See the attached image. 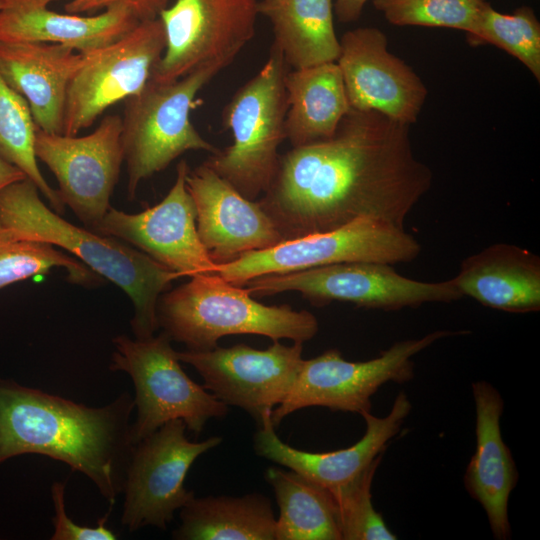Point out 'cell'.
Segmentation results:
<instances>
[{"mask_svg":"<svg viewBox=\"0 0 540 540\" xmlns=\"http://www.w3.org/2000/svg\"><path fill=\"white\" fill-rule=\"evenodd\" d=\"M265 478L279 507L275 540H342L329 489L290 469L270 467Z\"/></svg>","mask_w":540,"mask_h":540,"instance_id":"4316f807","label":"cell"},{"mask_svg":"<svg viewBox=\"0 0 540 540\" xmlns=\"http://www.w3.org/2000/svg\"><path fill=\"white\" fill-rule=\"evenodd\" d=\"M453 280L462 296L503 312L540 310V258L528 249L497 243L465 258Z\"/></svg>","mask_w":540,"mask_h":540,"instance_id":"603a6c76","label":"cell"},{"mask_svg":"<svg viewBox=\"0 0 540 540\" xmlns=\"http://www.w3.org/2000/svg\"><path fill=\"white\" fill-rule=\"evenodd\" d=\"M134 408L126 391L90 407L0 377V464L23 454L47 456L85 475L112 507L135 447Z\"/></svg>","mask_w":540,"mask_h":540,"instance_id":"7a4b0ae2","label":"cell"},{"mask_svg":"<svg viewBox=\"0 0 540 540\" xmlns=\"http://www.w3.org/2000/svg\"><path fill=\"white\" fill-rule=\"evenodd\" d=\"M476 411V448L463 482L468 494L484 509L494 538L509 539V498L519 474L513 455L502 438L500 419L504 400L489 382H473Z\"/></svg>","mask_w":540,"mask_h":540,"instance_id":"ffe728a7","label":"cell"},{"mask_svg":"<svg viewBox=\"0 0 540 540\" xmlns=\"http://www.w3.org/2000/svg\"><path fill=\"white\" fill-rule=\"evenodd\" d=\"M218 72L205 66L171 82L151 78L139 93L125 99L121 140L130 199L143 180L164 170L186 151L213 154L219 150L190 120L196 95Z\"/></svg>","mask_w":540,"mask_h":540,"instance_id":"8992f818","label":"cell"},{"mask_svg":"<svg viewBox=\"0 0 540 540\" xmlns=\"http://www.w3.org/2000/svg\"><path fill=\"white\" fill-rule=\"evenodd\" d=\"M181 419L164 423L135 444L123 489L121 523L130 531L146 526L165 530L193 496L184 481L194 461L217 447L222 438L187 439Z\"/></svg>","mask_w":540,"mask_h":540,"instance_id":"4fadbf2b","label":"cell"},{"mask_svg":"<svg viewBox=\"0 0 540 540\" xmlns=\"http://www.w3.org/2000/svg\"><path fill=\"white\" fill-rule=\"evenodd\" d=\"M302 351L303 343L286 346L276 340L263 350L241 343L176 355L198 372L204 388L218 400L243 409L260 425L290 392Z\"/></svg>","mask_w":540,"mask_h":540,"instance_id":"5bb4252c","label":"cell"},{"mask_svg":"<svg viewBox=\"0 0 540 540\" xmlns=\"http://www.w3.org/2000/svg\"><path fill=\"white\" fill-rule=\"evenodd\" d=\"M185 182L199 239L216 265L283 241L259 201L245 198L206 164L189 169Z\"/></svg>","mask_w":540,"mask_h":540,"instance_id":"ac0fdd59","label":"cell"},{"mask_svg":"<svg viewBox=\"0 0 540 540\" xmlns=\"http://www.w3.org/2000/svg\"><path fill=\"white\" fill-rule=\"evenodd\" d=\"M171 341L165 332L143 339L113 338L109 369L127 373L135 387L137 416L131 428L135 444L174 419H181L198 436L210 419L228 413L226 404L184 372Z\"/></svg>","mask_w":540,"mask_h":540,"instance_id":"52a82bcc","label":"cell"},{"mask_svg":"<svg viewBox=\"0 0 540 540\" xmlns=\"http://www.w3.org/2000/svg\"><path fill=\"white\" fill-rule=\"evenodd\" d=\"M340 42L338 64L351 108L374 110L411 125L427 96L419 76L390 53L386 35L376 27L347 31Z\"/></svg>","mask_w":540,"mask_h":540,"instance_id":"e0dca14e","label":"cell"},{"mask_svg":"<svg viewBox=\"0 0 540 540\" xmlns=\"http://www.w3.org/2000/svg\"><path fill=\"white\" fill-rule=\"evenodd\" d=\"M487 0H373L396 26L451 28L470 34Z\"/></svg>","mask_w":540,"mask_h":540,"instance_id":"1f68e13d","label":"cell"},{"mask_svg":"<svg viewBox=\"0 0 540 540\" xmlns=\"http://www.w3.org/2000/svg\"><path fill=\"white\" fill-rule=\"evenodd\" d=\"M165 47V30L158 17L139 22L113 43L82 53L67 89L64 135H77L108 107L139 93Z\"/></svg>","mask_w":540,"mask_h":540,"instance_id":"7c38bea8","label":"cell"},{"mask_svg":"<svg viewBox=\"0 0 540 540\" xmlns=\"http://www.w3.org/2000/svg\"><path fill=\"white\" fill-rule=\"evenodd\" d=\"M82 53L52 42L0 41V75L28 102L37 128L64 134L69 82Z\"/></svg>","mask_w":540,"mask_h":540,"instance_id":"44dd1931","label":"cell"},{"mask_svg":"<svg viewBox=\"0 0 540 540\" xmlns=\"http://www.w3.org/2000/svg\"><path fill=\"white\" fill-rule=\"evenodd\" d=\"M286 139L292 148L330 138L350 105L336 62L287 71Z\"/></svg>","mask_w":540,"mask_h":540,"instance_id":"cb8c5ba5","label":"cell"},{"mask_svg":"<svg viewBox=\"0 0 540 540\" xmlns=\"http://www.w3.org/2000/svg\"><path fill=\"white\" fill-rule=\"evenodd\" d=\"M258 11L271 22L273 45L287 66L302 69L337 61L340 42L332 0H262Z\"/></svg>","mask_w":540,"mask_h":540,"instance_id":"d4e9b609","label":"cell"},{"mask_svg":"<svg viewBox=\"0 0 540 540\" xmlns=\"http://www.w3.org/2000/svg\"><path fill=\"white\" fill-rule=\"evenodd\" d=\"M287 71L272 45L265 64L224 108L222 125L231 130L233 144L203 162L249 200L268 190L278 169V149L286 139Z\"/></svg>","mask_w":540,"mask_h":540,"instance_id":"5b68a950","label":"cell"},{"mask_svg":"<svg viewBox=\"0 0 540 540\" xmlns=\"http://www.w3.org/2000/svg\"><path fill=\"white\" fill-rule=\"evenodd\" d=\"M412 404L403 391L396 396L389 413L376 417L363 412L366 430L354 445L329 452H308L284 443L276 434L271 418L259 425L254 435V450L260 457L280 464L327 488L344 485L384 454L409 416Z\"/></svg>","mask_w":540,"mask_h":540,"instance_id":"d6986e66","label":"cell"},{"mask_svg":"<svg viewBox=\"0 0 540 540\" xmlns=\"http://www.w3.org/2000/svg\"><path fill=\"white\" fill-rule=\"evenodd\" d=\"M466 331L436 330L420 338L398 341L367 361H348L337 349L302 361L286 398L272 410L278 426L291 413L307 407L362 414L371 411V398L388 382L403 384L414 378L413 356L446 337Z\"/></svg>","mask_w":540,"mask_h":540,"instance_id":"9c48e42d","label":"cell"},{"mask_svg":"<svg viewBox=\"0 0 540 540\" xmlns=\"http://www.w3.org/2000/svg\"><path fill=\"white\" fill-rule=\"evenodd\" d=\"M367 1L368 0H336L333 4V11L340 22H354L361 16L363 7Z\"/></svg>","mask_w":540,"mask_h":540,"instance_id":"e575fe53","label":"cell"},{"mask_svg":"<svg viewBox=\"0 0 540 540\" xmlns=\"http://www.w3.org/2000/svg\"><path fill=\"white\" fill-rule=\"evenodd\" d=\"M384 454L348 483L329 489L336 503L342 540H395L372 504L371 486Z\"/></svg>","mask_w":540,"mask_h":540,"instance_id":"4dcf8cb0","label":"cell"},{"mask_svg":"<svg viewBox=\"0 0 540 540\" xmlns=\"http://www.w3.org/2000/svg\"><path fill=\"white\" fill-rule=\"evenodd\" d=\"M122 117L105 116L85 136L45 132L36 127L35 155L52 171L64 205L91 229L110 209L124 152Z\"/></svg>","mask_w":540,"mask_h":540,"instance_id":"9a60e30c","label":"cell"},{"mask_svg":"<svg viewBox=\"0 0 540 540\" xmlns=\"http://www.w3.org/2000/svg\"><path fill=\"white\" fill-rule=\"evenodd\" d=\"M26 178L19 168L0 158V190Z\"/></svg>","mask_w":540,"mask_h":540,"instance_id":"d590c367","label":"cell"},{"mask_svg":"<svg viewBox=\"0 0 540 540\" xmlns=\"http://www.w3.org/2000/svg\"><path fill=\"white\" fill-rule=\"evenodd\" d=\"M38 192L28 178L0 190V218L5 226L18 239L66 250L121 288L134 307L131 329L135 338L153 336L159 328L161 294L182 276L128 244L66 221L43 203Z\"/></svg>","mask_w":540,"mask_h":540,"instance_id":"3957f363","label":"cell"},{"mask_svg":"<svg viewBox=\"0 0 540 540\" xmlns=\"http://www.w3.org/2000/svg\"><path fill=\"white\" fill-rule=\"evenodd\" d=\"M36 125L27 100L0 75V158L19 168L47 199L53 211L65 205L43 177L35 155Z\"/></svg>","mask_w":540,"mask_h":540,"instance_id":"83f0119b","label":"cell"},{"mask_svg":"<svg viewBox=\"0 0 540 540\" xmlns=\"http://www.w3.org/2000/svg\"><path fill=\"white\" fill-rule=\"evenodd\" d=\"M4 6V0H0V9H2Z\"/></svg>","mask_w":540,"mask_h":540,"instance_id":"8d00e7d4","label":"cell"},{"mask_svg":"<svg viewBox=\"0 0 540 540\" xmlns=\"http://www.w3.org/2000/svg\"><path fill=\"white\" fill-rule=\"evenodd\" d=\"M276 518L271 501L260 493L193 496L180 509L177 540H275Z\"/></svg>","mask_w":540,"mask_h":540,"instance_id":"484cf974","label":"cell"},{"mask_svg":"<svg viewBox=\"0 0 540 540\" xmlns=\"http://www.w3.org/2000/svg\"><path fill=\"white\" fill-rule=\"evenodd\" d=\"M63 268L70 282L91 285L98 275L77 258L48 243L16 238L0 218V289Z\"/></svg>","mask_w":540,"mask_h":540,"instance_id":"f1b7e54d","label":"cell"},{"mask_svg":"<svg viewBox=\"0 0 540 540\" xmlns=\"http://www.w3.org/2000/svg\"><path fill=\"white\" fill-rule=\"evenodd\" d=\"M51 498L55 515L52 518L54 532L51 540H115V534L106 526L110 511L98 520L94 527L76 524L67 514L65 508V483L56 481L51 486Z\"/></svg>","mask_w":540,"mask_h":540,"instance_id":"d6a6232c","label":"cell"},{"mask_svg":"<svg viewBox=\"0 0 540 540\" xmlns=\"http://www.w3.org/2000/svg\"><path fill=\"white\" fill-rule=\"evenodd\" d=\"M432 182L431 169L414 155L410 125L350 107L330 138L280 156L258 201L283 241L363 217L404 228Z\"/></svg>","mask_w":540,"mask_h":540,"instance_id":"6da1fadb","label":"cell"},{"mask_svg":"<svg viewBox=\"0 0 540 540\" xmlns=\"http://www.w3.org/2000/svg\"><path fill=\"white\" fill-rule=\"evenodd\" d=\"M188 171L181 160L161 202L135 214L110 207L90 230L125 241L182 277L215 273L216 264L198 236L196 208L185 182Z\"/></svg>","mask_w":540,"mask_h":540,"instance_id":"2e32d148","label":"cell"},{"mask_svg":"<svg viewBox=\"0 0 540 540\" xmlns=\"http://www.w3.org/2000/svg\"><path fill=\"white\" fill-rule=\"evenodd\" d=\"M54 1L4 0L0 41L61 43L87 53L113 43L141 22L124 6L85 17L48 9Z\"/></svg>","mask_w":540,"mask_h":540,"instance_id":"7402d4cb","label":"cell"},{"mask_svg":"<svg viewBox=\"0 0 540 540\" xmlns=\"http://www.w3.org/2000/svg\"><path fill=\"white\" fill-rule=\"evenodd\" d=\"M257 0H175L163 9L166 47L152 79L175 81L205 66L230 65L255 36Z\"/></svg>","mask_w":540,"mask_h":540,"instance_id":"8fae6325","label":"cell"},{"mask_svg":"<svg viewBox=\"0 0 540 540\" xmlns=\"http://www.w3.org/2000/svg\"><path fill=\"white\" fill-rule=\"evenodd\" d=\"M420 252L421 244L404 228L363 217L334 230L284 240L271 248L245 253L234 261L217 264L215 273L234 285L243 286L259 276L338 263H407Z\"/></svg>","mask_w":540,"mask_h":540,"instance_id":"ba28073f","label":"cell"},{"mask_svg":"<svg viewBox=\"0 0 540 540\" xmlns=\"http://www.w3.org/2000/svg\"><path fill=\"white\" fill-rule=\"evenodd\" d=\"M243 286L253 297L295 291L315 306L346 302L383 311L415 308L426 303H450L463 297L453 278L441 282L418 281L380 262H346L264 275Z\"/></svg>","mask_w":540,"mask_h":540,"instance_id":"30bf717a","label":"cell"},{"mask_svg":"<svg viewBox=\"0 0 540 540\" xmlns=\"http://www.w3.org/2000/svg\"><path fill=\"white\" fill-rule=\"evenodd\" d=\"M467 38L473 45L489 43L505 50L540 80V23L531 7L503 14L487 2Z\"/></svg>","mask_w":540,"mask_h":540,"instance_id":"f546056e","label":"cell"},{"mask_svg":"<svg viewBox=\"0 0 540 540\" xmlns=\"http://www.w3.org/2000/svg\"><path fill=\"white\" fill-rule=\"evenodd\" d=\"M170 2L171 0H70L64 9L69 14L79 15L124 6L129 8L139 21H145L158 18Z\"/></svg>","mask_w":540,"mask_h":540,"instance_id":"836d02e7","label":"cell"},{"mask_svg":"<svg viewBox=\"0 0 540 540\" xmlns=\"http://www.w3.org/2000/svg\"><path fill=\"white\" fill-rule=\"evenodd\" d=\"M157 319L171 340L195 351L218 346L222 337L243 334L304 343L319 329L312 313L287 304L264 305L246 287L216 273L195 274L187 283L163 294Z\"/></svg>","mask_w":540,"mask_h":540,"instance_id":"277c9868","label":"cell"}]
</instances>
